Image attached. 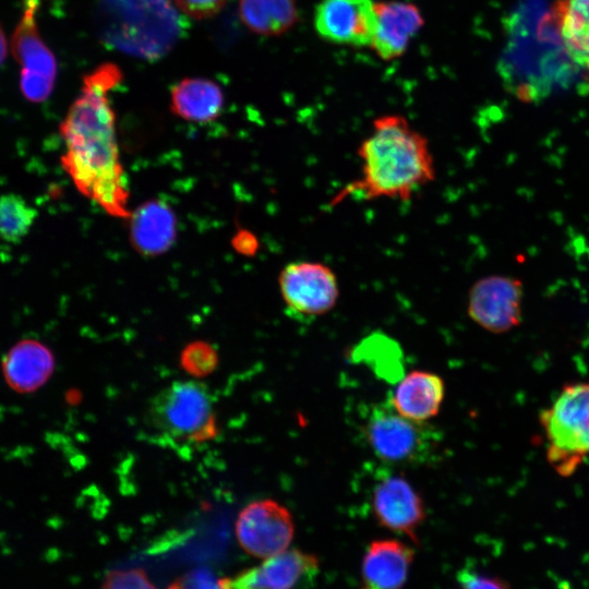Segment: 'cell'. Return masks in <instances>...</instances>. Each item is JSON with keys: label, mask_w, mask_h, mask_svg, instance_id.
I'll return each mask as SVG.
<instances>
[{"label": "cell", "mask_w": 589, "mask_h": 589, "mask_svg": "<svg viewBox=\"0 0 589 589\" xmlns=\"http://www.w3.org/2000/svg\"><path fill=\"white\" fill-rule=\"evenodd\" d=\"M361 176L330 202L346 197H378L408 201L419 189L434 181L436 171L428 139L400 115H385L372 123V131L359 147Z\"/></svg>", "instance_id": "obj_2"}, {"label": "cell", "mask_w": 589, "mask_h": 589, "mask_svg": "<svg viewBox=\"0 0 589 589\" xmlns=\"http://www.w3.org/2000/svg\"><path fill=\"white\" fill-rule=\"evenodd\" d=\"M362 436L373 455L393 467L432 462L441 447V432L428 422L399 414L389 398L372 404L362 414Z\"/></svg>", "instance_id": "obj_3"}, {"label": "cell", "mask_w": 589, "mask_h": 589, "mask_svg": "<svg viewBox=\"0 0 589 589\" xmlns=\"http://www.w3.org/2000/svg\"><path fill=\"white\" fill-rule=\"evenodd\" d=\"M185 15L197 20H208L216 16L225 8L228 0H173Z\"/></svg>", "instance_id": "obj_26"}, {"label": "cell", "mask_w": 589, "mask_h": 589, "mask_svg": "<svg viewBox=\"0 0 589 589\" xmlns=\"http://www.w3.org/2000/svg\"><path fill=\"white\" fill-rule=\"evenodd\" d=\"M373 0H321L314 13V27L326 41L351 47L370 46L375 34Z\"/></svg>", "instance_id": "obj_11"}, {"label": "cell", "mask_w": 589, "mask_h": 589, "mask_svg": "<svg viewBox=\"0 0 589 589\" xmlns=\"http://www.w3.org/2000/svg\"><path fill=\"white\" fill-rule=\"evenodd\" d=\"M539 422L549 465L561 477H570L589 455V382L563 386Z\"/></svg>", "instance_id": "obj_4"}, {"label": "cell", "mask_w": 589, "mask_h": 589, "mask_svg": "<svg viewBox=\"0 0 589 589\" xmlns=\"http://www.w3.org/2000/svg\"><path fill=\"white\" fill-rule=\"evenodd\" d=\"M101 589H156L142 568L115 569L109 572Z\"/></svg>", "instance_id": "obj_24"}, {"label": "cell", "mask_w": 589, "mask_h": 589, "mask_svg": "<svg viewBox=\"0 0 589 589\" xmlns=\"http://www.w3.org/2000/svg\"><path fill=\"white\" fill-rule=\"evenodd\" d=\"M167 589H223L220 580L205 567L194 568L175 579Z\"/></svg>", "instance_id": "obj_25"}, {"label": "cell", "mask_w": 589, "mask_h": 589, "mask_svg": "<svg viewBox=\"0 0 589 589\" xmlns=\"http://www.w3.org/2000/svg\"><path fill=\"white\" fill-rule=\"evenodd\" d=\"M238 13L250 32L267 37L286 34L300 17L297 0H239Z\"/></svg>", "instance_id": "obj_20"}, {"label": "cell", "mask_w": 589, "mask_h": 589, "mask_svg": "<svg viewBox=\"0 0 589 589\" xmlns=\"http://www.w3.org/2000/svg\"><path fill=\"white\" fill-rule=\"evenodd\" d=\"M445 396L443 378L433 372L416 370L401 377L389 401L402 417L428 422L441 409Z\"/></svg>", "instance_id": "obj_16"}, {"label": "cell", "mask_w": 589, "mask_h": 589, "mask_svg": "<svg viewBox=\"0 0 589 589\" xmlns=\"http://www.w3.org/2000/svg\"><path fill=\"white\" fill-rule=\"evenodd\" d=\"M38 212L15 193L0 196V239L10 243L21 242L34 225Z\"/></svg>", "instance_id": "obj_22"}, {"label": "cell", "mask_w": 589, "mask_h": 589, "mask_svg": "<svg viewBox=\"0 0 589 589\" xmlns=\"http://www.w3.org/2000/svg\"><path fill=\"white\" fill-rule=\"evenodd\" d=\"M352 358L365 362L376 375L389 382L399 381L402 375V353L398 344L382 333H373L362 339Z\"/></svg>", "instance_id": "obj_21"}, {"label": "cell", "mask_w": 589, "mask_h": 589, "mask_svg": "<svg viewBox=\"0 0 589 589\" xmlns=\"http://www.w3.org/2000/svg\"><path fill=\"white\" fill-rule=\"evenodd\" d=\"M414 560L413 549L396 539L372 541L362 558L361 589H401Z\"/></svg>", "instance_id": "obj_15"}, {"label": "cell", "mask_w": 589, "mask_h": 589, "mask_svg": "<svg viewBox=\"0 0 589 589\" xmlns=\"http://www.w3.org/2000/svg\"><path fill=\"white\" fill-rule=\"evenodd\" d=\"M38 3V0H25L11 39L13 57L21 67L20 88L32 103H43L51 95L58 72L57 59L37 27Z\"/></svg>", "instance_id": "obj_6"}, {"label": "cell", "mask_w": 589, "mask_h": 589, "mask_svg": "<svg viewBox=\"0 0 589 589\" xmlns=\"http://www.w3.org/2000/svg\"><path fill=\"white\" fill-rule=\"evenodd\" d=\"M156 431L173 441L203 444L218 435L208 388L196 381H178L157 393L148 407Z\"/></svg>", "instance_id": "obj_5"}, {"label": "cell", "mask_w": 589, "mask_h": 589, "mask_svg": "<svg viewBox=\"0 0 589 589\" xmlns=\"http://www.w3.org/2000/svg\"><path fill=\"white\" fill-rule=\"evenodd\" d=\"M371 510L381 527L418 543L417 531L426 509L420 493L401 473L380 470L371 489Z\"/></svg>", "instance_id": "obj_9"}, {"label": "cell", "mask_w": 589, "mask_h": 589, "mask_svg": "<svg viewBox=\"0 0 589 589\" xmlns=\"http://www.w3.org/2000/svg\"><path fill=\"white\" fill-rule=\"evenodd\" d=\"M115 63L85 74L81 94L60 124L64 143L61 165L80 193L115 218L131 216L129 189L121 163L116 112L109 93L122 81Z\"/></svg>", "instance_id": "obj_1"}, {"label": "cell", "mask_w": 589, "mask_h": 589, "mask_svg": "<svg viewBox=\"0 0 589 589\" xmlns=\"http://www.w3.org/2000/svg\"><path fill=\"white\" fill-rule=\"evenodd\" d=\"M549 21L568 59L589 76V0H557Z\"/></svg>", "instance_id": "obj_17"}, {"label": "cell", "mask_w": 589, "mask_h": 589, "mask_svg": "<svg viewBox=\"0 0 589 589\" xmlns=\"http://www.w3.org/2000/svg\"><path fill=\"white\" fill-rule=\"evenodd\" d=\"M9 45L5 34L0 25V65L3 63L8 56Z\"/></svg>", "instance_id": "obj_28"}, {"label": "cell", "mask_w": 589, "mask_h": 589, "mask_svg": "<svg viewBox=\"0 0 589 589\" xmlns=\"http://www.w3.org/2000/svg\"><path fill=\"white\" fill-rule=\"evenodd\" d=\"M278 285L287 312L299 321H311L329 312L339 297L334 271L321 262L287 264Z\"/></svg>", "instance_id": "obj_7"}, {"label": "cell", "mask_w": 589, "mask_h": 589, "mask_svg": "<svg viewBox=\"0 0 589 589\" xmlns=\"http://www.w3.org/2000/svg\"><path fill=\"white\" fill-rule=\"evenodd\" d=\"M522 284L504 275L477 280L469 290L467 312L483 329L503 334L521 322Z\"/></svg>", "instance_id": "obj_10"}, {"label": "cell", "mask_w": 589, "mask_h": 589, "mask_svg": "<svg viewBox=\"0 0 589 589\" xmlns=\"http://www.w3.org/2000/svg\"><path fill=\"white\" fill-rule=\"evenodd\" d=\"M216 349L204 340L188 344L180 353V366L193 377H205L218 365Z\"/></svg>", "instance_id": "obj_23"}, {"label": "cell", "mask_w": 589, "mask_h": 589, "mask_svg": "<svg viewBox=\"0 0 589 589\" xmlns=\"http://www.w3.org/2000/svg\"><path fill=\"white\" fill-rule=\"evenodd\" d=\"M224 103L220 85L205 77H184L170 92L171 111L189 122L206 123L215 120Z\"/></svg>", "instance_id": "obj_18"}, {"label": "cell", "mask_w": 589, "mask_h": 589, "mask_svg": "<svg viewBox=\"0 0 589 589\" xmlns=\"http://www.w3.org/2000/svg\"><path fill=\"white\" fill-rule=\"evenodd\" d=\"M132 243L144 254H158L166 251L176 236V221L172 212L161 202H147L131 213Z\"/></svg>", "instance_id": "obj_19"}, {"label": "cell", "mask_w": 589, "mask_h": 589, "mask_svg": "<svg viewBox=\"0 0 589 589\" xmlns=\"http://www.w3.org/2000/svg\"><path fill=\"white\" fill-rule=\"evenodd\" d=\"M235 531L244 552L264 560L289 549L294 524L287 507L265 498L253 501L240 510Z\"/></svg>", "instance_id": "obj_8"}, {"label": "cell", "mask_w": 589, "mask_h": 589, "mask_svg": "<svg viewBox=\"0 0 589 589\" xmlns=\"http://www.w3.org/2000/svg\"><path fill=\"white\" fill-rule=\"evenodd\" d=\"M457 580L460 589H509L508 584L502 578L466 567L457 573Z\"/></svg>", "instance_id": "obj_27"}, {"label": "cell", "mask_w": 589, "mask_h": 589, "mask_svg": "<svg viewBox=\"0 0 589 589\" xmlns=\"http://www.w3.org/2000/svg\"><path fill=\"white\" fill-rule=\"evenodd\" d=\"M376 28L370 47L378 58H400L424 25L420 9L412 2L388 0L375 2Z\"/></svg>", "instance_id": "obj_13"}, {"label": "cell", "mask_w": 589, "mask_h": 589, "mask_svg": "<svg viewBox=\"0 0 589 589\" xmlns=\"http://www.w3.org/2000/svg\"><path fill=\"white\" fill-rule=\"evenodd\" d=\"M56 359L43 341L24 338L16 341L1 359V373L7 386L17 394L41 388L52 376Z\"/></svg>", "instance_id": "obj_14"}, {"label": "cell", "mask_w": 589, "mask_h": 589, "mask_svg": "<svg viewBox=\"0 0 589 589\" xmlns=\"http://www.w3.org/2000/svg\"><path fill=\"white\" fill-rule=\"evenodd\" d=\"M318 568L314 554L288 549L219 580L223 589H293L305 577L315 576Z\"/></svg>", "instance_id": "obj_12"}]
</instances>
